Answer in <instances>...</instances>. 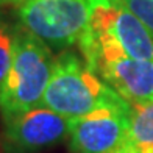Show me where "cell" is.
<instances>
[{
  "mask_svg": "<svg viewBox=\"0 0 153 153\" xmlns=\"http://www.w3.org/2000/svg\"><path fill=\"white\" fill-rule=\"evenodd\" d=\"M133 106L117 100L71 120V153H111L127 142Z\"/></svg>",
  "mask_w": 153,
  "mask_h": 153,
  "instance_id": "5",
  "label": "cell"
},
{
  "mask_svg": "<svg viewBox=\"0 0 153 153\" xmlns=\"http://www.w3.org/2000/svg\"><path fill=\"white\" fill-rule=\"evenodd\" d=\"M88 5L89 20L76 44L88 64L117 53L153 61V33L125 0H88Z\"/></svg>",
  "mask_w": 153,
  "mask_h": 153,
  "instance_id": "1",
  "label": "cell"
},
{
  "mask_svg": "<svg viewBox=\"0 0 153 153\" xmlns=\"http://www.w3.org/2000/svg\"><path fill=\"white\" fill-rule=\"evenodd\" d=\"M17 3V0H0V10L5 6H14Z\"/></svg>",
  "mask_w": 153,
  "mask_h": 153,
  "instance_id": "12",
  "label": "cell"
},
{
  "mask_svg": "<svg viewBox=\"0 0 153 153\" xmlns=\"http://www.w3.org/2000/svg\"><path fill=\"white\" fill-rule=\"evenodd\" d=\"M17 19L52 50L78 44L89 20L88 0H17Z\"/></svg>",
  "mask_w": 153,
  "mask_h": 153,
  "instance_id": "4",
  "label": "cell"
},
{
  "mask_svg": "<svg viewBox=\"0 0 153 153\" xmlns=\"http://www.w3.org/2000/svg\"><path fill=\"white\" fill-rule=\"evenodd\" d=\"M55 58L44 41L19 25L8 72L0 85L3 122L42 105Z\"/></svg>",
  "mask_w": 153,
  "mask_h": 153,
  "instance_id": "2",
  "label": "cell"
},
{
  "mask_svg": "<svg viewBox=\"0 0 153 153\" xmlns=\"http://www.w3.org/2000/svg\"><path fill=\"white\" fill-rule=\"evenodd\" d=\"M88 66L131 106L153 103V61L117 53L99 56Z\"/></svg>",
  "mask_w": 153,
  "mask_h": 153,
  "instance_id": "7",
  "label": "cell"
},
{
  "mask_svg": "<svg viewBox=\"0 0 153 153\" xmlns=\"http://www.w3.org/2000/svg\"><path fill=\"white\" fill-rule=\"evenodd\" d=\"M111 153H137L136 150H133L131 147H128V145H122L120 149H117L114 152H111Z\"/></svg>",
  "mask_w": 153,
  "mask_h": 153,
  "instance_id": "11",
  "label": "cell"
},
{
  "mask_svg": "<svg viewBox=\"0 0 153 153\" xmlns=\"http://www.w3.org/2000/svg\"><path fill=\"white\" fill-rule=\"evenodd\" d=\"M120 99L122 97L88 66L81 55L62 50L55 58L42 106L72 120Z\"/></svg>",
  "mask_w": 153,
  "mask_h": 153,
  "instance_id": "3",
  "label": "cell"
},
{
  "mask_svg": "<svg viewBox=\"0 0 153 153\" xmlns=\"http://www.w3.org/2000/svg\"><path fill=\"white\" fill-rule=\"evenodd\" d=\"M130 10L153 33V0H125Z\"/></svg>",
  "mask_w": 153,
  "mask_h": 153,
  "instance_id": "10",
  "label": "cell"
},
{
  "mask_svg": "<svg viewBox=\"0 0 153 153\" xmlns=\"http://www.w3.org/2000/svg\"><path fill=\"white\" fill-rule=\"evenodd\" d=\"M17 28L14 24H11L8 19L3 16L0 11V85L5 78L6 72H8L13 50H14V42L17 36Z\"/></svg>",
  "mask_w": 153,
  "mask_h": 153,
  "instance_id": "9",
  "label": "cell"
},
{
  "mask_svg": "<svg viewBox=\"0 0 153 153\" xmlns=\"http://www.w3.org/2000/svg\"><path fill=\"white\" fill-rule=\"evenodd\" d=\"M125 145L137 153H153V103L133 106Z\"/></svg>",
  "mask_w": 153,
  "mask_h": 153,
  "instance_id": "8",
  "label": "cell"
},
{
  "mask_svg": "<svg viewBox=\"0 0 153 153\" xmlns=\"http://www.w3.org/2000/svg\"><path fill=\"white\" fill-rule=\"evenodd\" d=\"M71 133V119L45 106H36L5 122L6 149L11 153H34L55 147Z\"/></svg>",
  "mask_w": 153,
  "mask_h": 153,
  "instance_id": "6",
  "label": "cell"
}]
</instances>
